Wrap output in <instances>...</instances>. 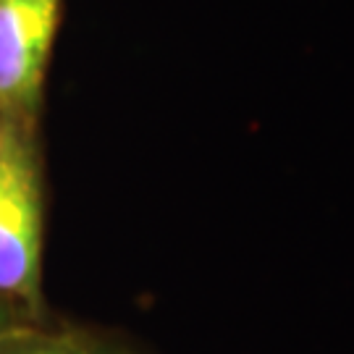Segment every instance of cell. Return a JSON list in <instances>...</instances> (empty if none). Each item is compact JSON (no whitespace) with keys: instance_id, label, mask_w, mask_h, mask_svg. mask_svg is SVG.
Masks as SVG:
<instances>
[{"instance_id":"obj_1","label":"cell","mask_w":354,"mask_h":354,"mask_svg":"<svg viewBox=\"0 0 354 354\" xmlns=\"http://www.w3.org/2000/svg\"><path fill=\"white\" fill-rule=\"evenodd\" d=\"M42 205L32 150L6 131L0 145V302L39 307Z\"/></svg>"},{"instance_id":"obj_2","label":"cell","mask_w":354,"mask_h":354,"mask_svg":"<svg viewBox=\"0 0 354 354\" xmlns=\"http://www.w3.org/2000/svg\"><path fill=\"white\" fill-rule=\"evenodd\" d=\"M61 0H0V102L35 105Z\"/></svg>"},{"instance_id":"obj_3","label":"cell","mask_w":354,"mask_h":354,"mask_svg":"<svg viewBox=\"0 0 354 354\" xmlns=\"http://www.w3.org/2000/svg\"><path fill=\"white\" fill-rule=\"evenodd\" d=\"M0 354H127L105 342H95L87 336H64V333H39L29 328L6 344Z\"/></svg>"},{"instance_id":"obj_4","label":"cell","mask_w":354,"mask_h":354,"mask_svg":"<svg viewBox=\"0 0 354 354\" xmlns=\"http://www.w3.org/2000/svg\"><path fill=\"white\" fill-rule=\"evenodd\" d=\"M24 330H29V326H24V323L19 320V315L13 313V307L0 302V349L11 342V339L21 336Z\"/></svg>"},{"instance_id":"obj_5","label":"cell","mask_w":354,"mask_h":354,"mask_svg":"<svg viewBox=\"0 0 354 354\" xmlns=\"http://www.w3.org/2000/svg\"><path fill=\"white\" fill-rule=\"evenodd\" d=\"M3 140H6V129H3V124H0V145H3Z\"/></svg>"}]
</instances>
